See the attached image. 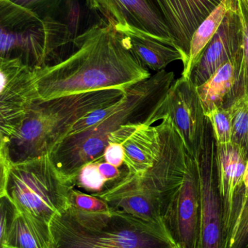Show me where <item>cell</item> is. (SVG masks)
<instances>
[{
    "mask_svg": "<svg viewBox=\"0 0 248 248\" xmlns=\"http://www.w3.org/2000/svg\"><path fill=\"white\" fill-rule=\"evenodd\" d=\"M243 185H244V195H247L248 193V160L246 165V172H245Z\"/></svg>",
    "mask_w": 248,
    "mask_h": 248,
    "instance_id": "obj_32",
    "label": "cell"
},
{
    "mask_svg": "<svg viewBox=\"0 0 248 248\" xmlns=\"http://www.w3.org/2000/svg\"><path fill=\"white\" fill-rule=\"evenodd\" d=\"M84 2L90 11L100 16L99 19L115 28L131 26L179 48L151 0H84Z\"/></svg>",
    "mask_w": 248,
    "mask_h": 248,
    "instance_id": "obj_12",
    "label": "cell"
},
{
    "mask_svg": "<svg viewBox=\"0 0 248 248\" xmlns=\"http://www.w3.org/2000/svg\"><path fill=\"white\" fill-rule=\"evenodd\" d=\"M142 125L126 124L122 125L116 131L111 134L109 137V143H116L123 145Z\"/></svg>",
    "mask_w": 248,
    "mask_h": 248,
    "instance_id": "obj_31",
    "label": "cell"
},
{
    "mask_svg": "<svg viewBox=\"0 0 248 248\" xmlns=\"http://www.w3.org/2000/svg\"><path fill=\"white\" fill-rule=\"evenodd\" d=\"M50 227L55 248H181L165 224L147 222L117 211L99 230L83 228L66 213L55 217Z\"/></svg>",
    "mask_w": 248,
    "mask_h": 248,
    "instance_id": "obj_6",
    "label": "cell"
},
{
    "mask_svg": "<svg viewBox=\"0 0 248 248\" xmlns=\"http://www.w3.org/2000/svg\"><path fill=\"white\" fill-rule=\"evenodd\" d=\"M242 55L243 52L220 67L205 83L197 87L205 115L214 109L224 107L237 81Z\"/></svg>",
    "mask_w": 248,
    "mask_h": 248,
    "instance_id": "obj_19",
    "label": "cell"
},
{
    "mask_svg": "<svg viewBox=\"0 0 248 248\" xmlns=\"http://www.w3.org/2000/svg\"><path fill=\"white\" fill-rule=\"evenodd\" d=\"M66 214L83 228L99 230L109 224L115 211L102 198L74 187L70 192Z\"/></svg>",
    "mask_w": 248,
    "mask_h": 248,
    "instance_id": "obj_20",
    "label": "cell"
},
{
    "mask_svg": "<svg viewBox=\"0 0 248 248\" xmlns=\"http://www.w3.org/2000/svg\"><path fill=\"white\" fill-rule=\"evenodd\" d=\"M72 0H2L0 11L25 18L39 20L59 17L58 15Z\"/></svg>",
    "mask_w": 248,
    "mask_h": 248,
    "instance_id": "obj_22",
    "label": "cell"
},
{
    "mask_svg": "<svg viewBox=\"0 0 248 248\" xmlns=\"http://www.w3.org/2000/svg\"><path fill=\"white\" fill-rule=\"evenodd\" d=\"M228 108L232 123L231 142L248 152V94L233 102Z\"/></svg>",
    "mask_w": 248,
    "mask_h": 248,
    "instance_id": "obj_25",
    "label": "cell"
},
{
    "mask_svg": "<svg viewBox=\"0 0 248 248\" xmlns=\"http://www.w3.org/2000/svg\"><path fill=\"white\" fill-rule=\"evenodd\" d=\"M0 24L1 58H19L33 68L59 61L74 39L59 17H1Z\"/></svg>",
    "mask_w": 248,
    "mask_h": 248,
    "instance_id": "obj_7",
    "label": "cell"
},
{
    "mask_svg": "<svg viewBox=\"0 0 248 248\" xmlns=\"http://www.w3.org/2000/svg\"><path fill=\"white\" fill-rule=\"evenodd\" d=\"M97 162L100 173L107 182V188L112 186L115 182L120 180L123 176H125L128 173V172H126V173H122L120 168L116 167V166L107 163L105 160H98Z\"/></svg>",
    "mask_w": 248,
    "mask_h": 248,
    "instance_id": "obj_30",
    "label": "cell"
},
{
    "mask_svg": "<svg viewBox=\"0 0 248 248\" xmlns=\"http://www.w3.org/2000/svg\"><path fill=\"white\" fill-rule=\"evenodd\" d=\"M74 186L57 169L49 154L12 163L5 195L15 208L50 224L68 210ZM3 198V197H2Z\"/></svg>",
    "mask_w": 248,
    "mask_h": 248,
    "instance_id": "obj_5",
    "label": "cell"
},
{
    "mask_svg": "<svg viewBox=\"0 0 248 248\" xmlns=\"http://www.w3.org/2000/svg\"><path fill=\"white\" fill-rule=\"evenodd\" d=\"M176 46L188 57L192 36L221 0H151Z\"/></svg>",
    "mask_w": 248,
    "mask_h": 248,
    "instance_id": "obj_15",
    "label": "cell"
},
{
    "mask_svg": "<svg viewBox=\"0 0 248 248\" xmlns=\"http://www.w3.org/2000/svg\"><path fill=\"white\" fill-rule=\"evenodd\" d=\"M0 248H55L50 224L15 208Z\"/></svg>",
    "mask_w": 248,
    "mask_h": 248,
    "instance_id": "obj_17",
    "label": "cell"
},
{
    "mask_svg": "<svg viewBox=\"0 0 248 248\" xmlns=\"http://www.w3.org/2000/svg\"><path fill=\"white\" fill-rule=\"evenodd\" d=\"M242 26V61L234 88L227 97L224 108L233 102L248 94V6L245 0H236Z\"/></svg>",
    "mask_w": 248,
    "mask_h": 248,
    "instance_id": "obj_23",
    "label": "cell"
},
{
    "mask_svg": "<svg viewBox=\"0 0 248 248\" xmlns=\"http://www.w3.org/2000/svg\"><path fill=\"white\" fill-rule=\"evenodd\" d=\"M242 42L241 22L235 2L194 67L190 76L194 84L202 85L220 67L237 57L242 52Z\"/></svg>",
    "mask_w": 248,
    "mask_h": 248,
    "instance_id": "obj_13",
    "label": "cell"
},
{
    "mask_svg": "<svg viewBox=\"0 0 248 248\" xmlns=\"http://www.w3.org/2000/svg\"><path fill=\"white\" fill-rule=\"evenodd\" d=\"M0 1H2V0H0Z\"/></svg>",
    "mask_w": 248,
    "mask_h": 248,
    "instance_id": "obj_34",
    "label": "cell"
},
{
    "mask_svg": "<svg viewBox=\"0 0 248 248\" xmlns=\"http://www.w3.org/2000/svg\"><path fill=\"white\" fill-rule=\"evenodd\" d=\"M157 116L159 121L169 116L189 155L198 160L205 148L209 122L190 78L182 77L173 82Z\"/></svg>",
    "mask_w": 248,
    "mask_h": 248,
    "instance_id": "obj_9",
    "label": "cell"
},
{
    "mask_svg": "<svg viewBox=\"0 0 248 248\" xmlns=\"http://www.w3.org/2000/svg\"><path fill=\"white\" fill-rule=\"evenodd\" d=\"M212 127L216 144H227L231 141L232 123L230 109L219 108L205 115Z\"/></svg>",
    "mask_w": 248,
    "mask_h": 248,
    "instance_id": "obj_27",
    "label": "cell"
},
{
    "mask_svg": "<svg viewBox=\"0 0 248 248\" xmlns=\"http://www.w3.org/2000/svg\"><path fill=\"white\" fill-rule=\"evenodd\" d=\"M215 139L209 124L206 142L198 161L200 187V211L196 248H225L222 205L215 176Z\"/></svg>",
    "mask_w": 248,
    "mask_h": 248,
    "instance_id": "obj_10",
    "label": "cell"
},
{
    "mask_svg": "<svg viewBox=\"0 0 248 248\" xmlns=\"http://www.w3.org/2000/svg\"><path fill=\"white\" fill-rule=\"evenodd\" d=\"M103 160L116 166L121 168L125 166V150L122 144L116 143H109L103 152Z\"/></svg>",
    "mask_w": 248,
    "mask_h": 248,
    "instance_id": "obj_29",
    "label": "cell"
},
{
    "mask_svg": "<svg viewBox=\"0 0 248 248\" xmlns=\"http://www.w3.org/2000/svg\"><path fill=\"white\" fill-rule=\"evenodd\" d=\"M248 160V152L238 144L215 143L214 163L226 234L232 223L239 192L244 186Z\"/></svg>",
    "mask_w": 248,
    "mask_h": 248,
    "instance_id": "obj_14",
    "label": "cell"
},
{
    "mask_svg": "<svg viewBox=\"0 0 248 248\" xmlns=\"http://www.w3.org/2000/svg\"><path fill=\"white\" fill-rule=\"evenodd\" d=\"M74 186L91 195H98L106 189L108 185L100 173L97 161L86 163L73 179Z\"/></svg>",
    "mask_w": 248,
    "mask_h": 248,
    "instance_id": "obj_26",
    "label": "cell"
},
{
    "mask_svg": "<svg viewBox=\"0 0 248 248\" xmlns=\"http://www.w3.org/2000/svg\"><path fill=\"white\" fill-rule=\"evenodd\" d=\"M125 91L104 90L38 100L8 144L13 163L49 154L73 125L97 109L115 104Z\"/></svg>",
    "mask_w": 248,
    "mask_h": 248,
    "instance_id": "obj_4",
    "label": "cell"
},
{
    "mask_svg": "<svg viewBox=\"0 0 248 248\" xmlns=\"http://www.w3.org/2000/svg\"><path fill=\"white\" fill-rule=\"evenodd\" d=\"M225 248H248V193L240 192L232 224L226 234Z\"/></svg>",
    "mask_w": 248,
    "mask_h": 248,
    "instance_id": "obj_24",
    "label": "cell"
},
{
    "mask_svg": "<svg viewBox=\"0 0 248 248\" xmlns=\"http://www.w3.org/2000/svg\"><path fill=\"white\" fill-rule=\"evenodd\" d=\"M125 165L128 173L141 175L152 167L161 150L157 125L144 124L123 144Z\"/></svg>",
    "mask_w": 248,
    "mask_h": 248,
    "instance_id": "obj_18",
    "label": "cell"
},
{
    "mask_svg": "<svg viewBox=\"0 0 248 248\" xmlns=\"http://www.w3.org/2000/svg\"><path fill=\"white\" fill-rule=\"evenodd\" d=\"M235 2L236 0H221V3L195 31L191 40L189 59L186 66L183 67L182 77L190 78L192 70L201 54L215 36L223 20Z\"/></svg>",
    "mask_w": 248,
    "mask_h": 248,
    "instance_id": "obj_21",
    "label": "cell"
},
{
    "mask_svg": "<svg viewBox=\"0 0 248 248\" xmlns=\"http://www.w3.org/2000/svg\"><path fill=\"white\" fill-rule=\"evenodd\" d=\"M157 128L161 150L152 167L138 176L127 173L96 196L106 201L113 211L165 224V214L183 183L191 156L168 116Z\"/></svg>",
    "mask_w": 248,
    "mask_h": 248,
    "instance_id": "obj_2",
    "label": "cell"
},
{
    "mask_svg": "<svg viewBox=\"0 0 248 248\" xmlns=\"http://www.w3.org/2000/svg\"><path fill=\"white\" fill-rule=\"evenodd\" d=\"M0 141L8 143L21 128L33 105L40 100L34 68L20 58L0 61Z\"/></svg>",
    "mask_w": 248,
    "mask_h": 248,
    "instance_id": "obj_8",
    "label": "cell"
},
{
    "mask_svg": "<svg viewBox=\"0 0 248 248\" xmlns=\"http://www.w3.org/2000/svg\"><path fill=\"white\" fill-rule=\"evenodd\" d=\"M245 1H246V2L247 3L248 6V0H245Z\"/></svg>",
    "mask_w": 248,
    "mask_h": 248,
    "instance_id": "obj_33",
    "label": "cell"
},
{
    "mask_svg": "<svg viewBox=\"0 0 248 248\" xmlns=\"http://www.w3.org/2000/svg\"><path fill=\"white\" fill-rule=\"evenodd\" d=\"M70 49L58 62L34 68L42 100L97 90L125 91L151 77L125 36L102 19L77 34Z\"/></svg>",
    "mask_w": 248,
    "mask_h": 248,
    "instance_id": "obj_1",
    "label": "cell"
},
{
    "mask_svg": "<svg viewBox=\"0 0 248 248\" xmlns=\"http://www.w3.org/2000/svg\"><path fill=\"white\" fill-rule=\"evenodd\" d=\"M115 29L125 36L135 58L148 70L158 72L177 61L183 67L187 64L188 57L182 50L160 38L131 26Z\"/></svg>",
    "mask_w": 248,
    "mask_h": 248,
    "instance_id": "obj_16",
    "label": "cell"
},
{
    "mask_svg": "<svg viewBox=\"0 0 248 248\" xmlns=\"http://www.w3.org/2000/svg\"><path fill=\"white\" fill-rule=\"evenodd\" d=\"M200 211L198 161L190 157L183 183L169 205L164 221L181 248H196Z\"/></svg>",
    "mask_w": 248,
    "mask_h": 248,
    "instance_id": "obj_11",
    "label": "cell"
},
{
    "mask_svg": "<svg viewBox=\"0 0 248 248\" xmlns=\"http://www.w3.org/2000/svg\"><path fill=\"white\" fill-rule=\"evenodd\" d=\"M174 81V73L165 69L127 89L109 117L90 129L66 136L57 143L49 153L52 163L73 182L82 166L103 160L109 137L119 127L126 124L152 125L158 122L157 110Z\"/></svg>",
    "mask_w": 248,
    "mask_h": 248,
    "instance_id": "obj_3",
    "label": "cell"
},
{
    "mask_svg": "<svg viewBox=\"0 0 248 248\" xmlns=\"http://www.w3.org/2000/svg\"><path fill=\"white\" fill-rule=\"evenodd\" d=\"M12 163L8 144L0 141V198L5 195Z\"/></svg>",
    "mask_w": 248,
    "mask_h": 248,
    "instance_id": "obj_28",
    "label": "cell"
}]
</instances>
